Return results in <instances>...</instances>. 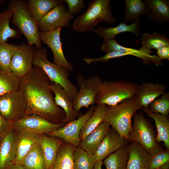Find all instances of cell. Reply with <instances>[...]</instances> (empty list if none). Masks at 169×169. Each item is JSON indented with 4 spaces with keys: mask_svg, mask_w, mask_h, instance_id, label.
Listing matches in <instances>:
<instances>
[{
    "mask_svg": "<svg viewBox=\"0 0 169 169\" xmlns=\"http://www.w3.org/2000/svg\"><path fill=\"white\" fill-rule=\"evenodd\" d=\"M7 169H26L20 164L14 163L10 166Z\"/></svg>",
    "mask_w": 169,
    "mask_h": 169,
    "instance_id": "cell-44",
    "label": "cell"
},
{
    "mask_svg": "<svg viewBox=\"0 0 169 169\" xmlns=\"http://www.w3.org/2000/svg\"><path fill=\"white\" fill-rule=\"evenodd\" d=\"M33 47L23 43L18 45L10 63L11 73L21 79L26 74L33 66Z\"/></svg>",
    "mask_w": 169,
    "mask_h": 169,
    "instance_id": "cell-13",
    "label": "cell"
},
{
    "mask_svg": "<svg viewBox=\"0 0 169 169\" xmlns=\"http://www.w3.org/2000/svg\"><path fill=\"white\" fill-rule=\"evenodd\" d=\"M150 156L140 144L132 142L129 147L126 169H147Z\"/></svg>",
    "mask_w": 169,
    "mask_h": 169,
    "instance_id": "cell-25",
    "label": "cell"
},
{
    "mask_svg": "<svg viewBox=\"0 0 169 169\" xmlns=\"http://www.w3.org/2000/svg\"><path fill=\"white\" fill-rule=\"evenodd\" d=\"M141 40L142 46L139 50L147 55L153 52L151 49L169 46V39L165 35L156 32L144 33L141 34Z\"/></svg>",
    "mask_w": 169,
    "mask_h": 169,
    "instance_id": "cell-27",
    "label": "cell"
},
{
    "mask_svg": "<svg viewBox=\"0 0 169 169\" xmlns=\"http://www.w3.org/2000/svg\"><path fill=\"white\" fill-rule=\"evenodd\" d=\"M107 107L108 106L105 104L96 105L93 114L86 121L80 131V141L84 139L103 121Z\"/></svg>",
    "mask_w": 169,
    "mask_h": 169,
    "instance_id": "cell-30",
    "label": "cell"
},
{
    "mask_svg": "<svg viewBox=\"0 0 169 169\" xmlns=\"http://www.w3.org/2000/svg\"><path fill=\"white\" fill-rule=\"evenodd\" d=\"M49 87L55 95V102L58 106L61 107L65 114L63 123L67 124L76 119L79 111L74 108L73 101L69 98L64 89L59 84L54 83L51 84Z\"/></svg>",
    "mask_w": 169,
    "mask_h": 169,
    "instance_id": "cell-17",
    "label": "cell"
},
{
    "mask_svg": "<svg viewBox=\"0 0 169 169\" xmlns=\"http://www.w3.org/2000/svg\"><path fill=\"white\" fill-rule=\"evenodd\" d=\"M20 79L0 69V96L18 89Z\"/></svg>",
    "mask_w": 169,
    "mask_h": 169,
    "instance_id": "cell-37",
    "label": "cell"
},
{
    "mask_svg": "<svg viewBox=\"0 0 169 169\" xmlns=\"http://www.w3.org/2000/svg\"><path fill=\"white\" fill-rule=\"evenodd\" d=\"M110 125L103 121L84 140L79 146L89 154L93 155L103 140L110 129Z\"/></svg>",
    "mask_w": 169,
    "mask_h": 169,
    "instance_id": "cell-21",
    "label": "cell"
},
{
    "mask_svg": "<svg viewBox=\"0 0 169 169\" xmlns=\"http://www.w3.org/2000/svg\"><path fill=\"white\" fill-rule=\"evenodd\" d=\"M26 169H46L40 144L34 147L25 156L21 163Z\"/></svg>",
    "mask_w": 169,
    "mask_h": 169,
    "instance_id": "cell-34",
    "label": "cell"
},
{
    "mask_svg": "<svg viewBox=\"0 0 169 169\" xmlns=\"http://www.w3.org/2000/svg\"><path fill=\"white\" fill-rule=\"evenodd\" d=\"M102 164L103 160L97 161L96 162L93 169H101V166Z\"/></svg>",
    "mask_w": 169,
    "mask_h": 169,
    "instance_id": "cell-45",
    "label": "cell"
},
{
    "mask_svg": "<svg viewBox=\"0 0 169 169\" xmlns=\"http://www.w3.org/2000/svg\"><path fill=\"white\" fill-rule=\"evenodd\" d=\"M13 14V12L9 8L0 12V42H7L9 38H18L21 35L19 30L10 27V21Z\"/></svg>",
    "mask_w": 169,
    "mask_h": 169,
    "instance_id": "cell-33",
    "label": "cell"
},
{
    "mask_svg": "<svg viewBox=\"0 0 169 169\" xmlns=\"http://www.w3.org/2000/svg\"><path fill=\"white\" fill-rule=\"evenodd\" d=\"M125 16L121 22L124 23H133L140 20L141 15L146 14L147 8L141 0H125Z\"/></svg>",
    "mask_w": 169,
    "mask_h": 169,
    "instance_id": "cell-32",
    "label": "cell"
},
{
    "mask_svg": "<svg viewBox=\"0 0 169 169\" xmlns=\"http://www.w3.org/2000/svg\"><path fill=\"white\" fill-rule=\"evenodd\" d=\"M128 140L140 144L150 155L160 150L152 128L142 112H136Z\"/></svg>",
    "mask_w": 169,
    "mask_h": 169,
    "instance_id": "cell-7",
    "label": "cell"
},
{
    "mask_svg": "<svg viewBox=\"0 0 169 169\" xmlns=\"http://www.w3.org/2000/svg\"><path fill=\"white\" fill-rule=\"evenodd\" d=\"M66 125L54 123L35 114L25 115L22 119L12 122V129L15 132L28 131L38 134H46Z\"/></svg>",
    "mask_w": 169,
    "mask_h": 169,
    "instance_id": "cell-10",
    "label": "cell"
},
{
    "mask_svg": "<svg viewBox=\"0 0 169 169\" xmlns=\"http://www.w3.org/2000/svg\"><path fill=\"white\" fill-rule=\"evenodd\" d=\"M96 105H92L85 114L58 129L46 135L61 139L75 147L79 146V134L84 125L93 113Z\"/></svg>",
    "mask_w": 169,
    "mask_h": 169,
    "instance_id": "cell-11",
    "label": "cell"
},
{
    "mask_svg": "<svg viewBox=\"0 0 169 169\" xmlns=\"http://www.w3.org/2000/svg\"><path fill=\"white\" fill-rule=\"evenodd\" d=\"M161 95V98L156 99L151 103L149 108L153 113L168 117L169 113V93L165 92Z\"/></svg>",
    "mask_w": 169,
    "mask_h": 169,
    "instance_id": "cell-39",
    "label": "cell"
},
{
    "mask_svg": "<svg viewBox=\"0 0 169 169\" xmlns=\"http://www.w3.org/2000/svg\"><path fill=\"white\" fill-rule=\"evenodd\" d=\"M68 6V11L71 14L80 13L85 7V3L83 0H63Z\"/></svg>",
    "mask_w": 169,
    "mask_h": 169,
    "instance_id": "cell-41",
    "label": "cell"
},
{
    "mask_svg": "<svg viewBox=\"0 0 169 169\" xmlns=\"http://www.w3.org/2000/svg\"><path fill=\"white\" fill-rule=\"evenodd\" d=\"M26 101L18 89L0 96V114L11 122L18 120L25 115Z\"/></svg>",
    "mask_w": 169,
    "mask_h": 169,
    "instance_id": "cell-9",
    "label": "cell"
},
{
    "mask_svg": "<svg viewBox=\"0 0 169 169\" xmlns=\"http://www.w3.org/2000/svg\"><path fill=\"white\" fill-rule=\"evenodd\" d=\"M64 141L59 138L43 135L40 146L45 165L46 169H52L58 152Z\"/></svg>",
    "mask_w": 169,
    "mask_h": 169,
    "instance_id": "cell-22",
    "label": "cell"
},
{
    "mask_svg": "<svg viewBox=\"0 0 169 169\" xmlns=\"http://www.w3.org/2000/svg\"><path fill=\"white\" fill-rule=\"evenodd\" d=\"M141 109L135 95L115 105L108 106L103 121L111 125L124 139L128 140L132 130V118Z\"/></svg>",
    "mask_w": 169,
    "mask_h": 169,
    "instance_id": "cell-2",
    "label": "cell"
},
{
    "mask_svg": "<svg viewBox=\"0 0 169 169\" xmlns=\"http://www.w3.org/2000/svg\"><path fill=\"white\" fill-rule=\"evenodd\" d=\"M139 85L126 80L105 81L100 87L95 100L96 105H115L135 96Z\"/></svg>",
    "mask_w": 169,
    "mask_h": 169,
    "instance_id": "cell-6",
    "label": "cell"
},
{
    "mask_svg": "<svg viewBox=\"0 0 169 169\" xmlns=\"http://www.w3.org/2000/svg\"><path fill=\"white\" fill-rule=\"evenodd\" d=\"M77 78L79 89L73 101L74 109L79 111L83 107L88 108L95 104L96 99L103 81L98 76L86 78L81 73L77 74Z\"/></svg>",
    "mask_w": 169,
    "mask_h": 169,
    "instance_id": "cell-8",
    "label": "cell"
},
{
    "mask_svg": "<svg viewBox=\"0 0 169 169\" xmlns=\"http://www.w3.org/2000/svg\"><path fill=\"white\" fill-rule=\"evenodd\" d=\"M47 52L45 48L33 47V65L40 68L44 71L50 79L51 84L54 83L60 85L65 90L70 99L73 101L78 91V88L69 79V70L48 59Z\"/></svg>",
    "mask_w": 169,
    "mask_h": 169,
    "instance_id": "cell-5",
    "label": "cell"
},
{
    "mask_svg": "<svg viewBox=\"0 0 169 169\" xmlns=\"http://www.w3.org/2000/svg\"><path fill=\"white\" fill-rule=\"evenodd\" d=\"M142 26L141 22L139 20L129 25L121 22L118 25L114 27L104 28L99 26L97 29H94L92 32L97 37L103 38L104 40L114 39L117 34L125 32L132 33L138 38L141 33Z\"/></svg>",
    "mask_w": 169,
    "mask_h": 169,
    "instance_id": "cell-20",
    "label": "cell"
},
{
    "mask_svg": "<svg viewBox=\"0 0 169 169\" xmlns=\"http://www.w3.org/2000/svg\"><path fill=\"white\" fill-rule=\"evenodd\" d=\"M166 86L160 83L143 82L139 85L135 96L142 107H148L150 104L164 93Z\"/></svg>",
    "mask_w": 169,
    "mask_h": 169,
    "instance_id": "cell-19",
    "label": "cell"
},
{
    "mask_svg": "<svg viewBox=\"0 0 169 169\" xmlns=\"http://www.w3.org/2000/svg\"><path fill=\"white\" fill-rule=\"evenodd\" d=\"M17 153L14 163L21 164L25 156L35 146L40 144L43 135L28 131L16 132Z\"/></svg>",
    "mask_w": 169,
    "mask_h": 169,
    "instance_id": "cell-18",
    "label": "cell"
},
{
    "mask_svg": "<svg viewBox=\"0 0 169 169\" xmlns=\"http://www.w3.org/2000/svg\"><path fill=\"white\" fill-rule=\"evenodd\" d=\"M61 28H59L53 31L45 32L39 31V37L41 41L51 50L54 55L53 63L72 71L74 70V68L65 58L63 50L62 43L60 37Z\"/></svg>",
    "mask_w": 169,
    "mask_h": 169,
    "instance_id": "cell-14",
    "label": "cell"
},
{
    "mask_svg": "<svg viewBox=\"0 0 169 169\" xmlns=\"http://www.w3.org/2000/svg\"><path fill=\"white\" fill-rule=\"evenodd\" d=\"M169 150H160L150 156L147 169H169Z\"/></svg>",
    "mask_w": 169,
    "mask_h": 169,
    "instance_id": "cell-38",
    "label": "cell"
},
{
    "mask_svg": "<svg viewBox=\"0 0 169 169\" xmlns=\"http://www.w3.org/2000/svg\"><path fill=\"white\" fill-rule=\"evenodd\" d=\"M74 169H93L97 161L79 146L75 147L73 155Z\"/></svg>",
    "mask_w": 169,
    "mask_h": 169,
    "instance_id": "cell-35",
    "label": "cell"
},
{
    "mask_svg": "<svg viewBox=\"0 0 169 169\" xmlns=\"http://www.w3.org/2000/svg\"><path fill=\"white\" fill-rule=\"evenodd\" d=\"M28 1V11L37 22L55 7L63 4V0H29Z\"/></svg>",
    "mask_w": 169,
    "mask_h": 169,
    "instance_id": "cell-28",
    "label": "cell"
},
{
    "mask_svg": "<svg viewBox=\"0 0 169 169\" xmlns=\"http://www.w3.org/2000/svg\"><path fill=\"white\" fill-rule=\"evenodd\" d=\"M115 21L110 0H93L87 10L75 19L72 28L78 33L90 32L100 22L110 24Z\"/></svg>",
    "mask_w": 169,
    "mask_h": 169,
    "instance_id": "cell-3",
    "label": "cell"
},
{
    "mask_svg": "<svg viewBox=\"0 0 169 169\" xmlns=\"http://www.w3.org/2000/svg\"><path fill=\"white\" fill-rule=\"evenodd\" d=\"M156 50L157 56L161 60H169V46L163 47Z\"/></svg>",
    "mask_w": 169,
    "mask_h": 169,
    "instance_id": "cell-43",
    "label": "cell"
},
{
    "mask_svg": "<svg viewBox=\"0 0 169 169\" xmlns=\"http://www.w3.org/2000/svg\"><path fill=\"white\" fill-rule=\"evenodd\" d=\"M27 4V1L12 0L9 1L8 8L13 14L11 22L24 36L28 44H34L36 48L39 49L42 46L38 23L30 13Z\"/></svg>",
    "mask_w": 169,
    "mask_h": 169,
    "instance_id": "cell-4",
    "label": "cell"
},
{
    "mask_svg": "<svg viewBox=\"0 0 169 169\" xmlns=\"http://www.w3.org/2000/svg\"><path fill=\"white\" fill-rule=\"evenodd\" d=\"M74 17L62 4L53 8L38 22V28L41 32H45L62 27L69 28Z\"/></svg>",
    "mask_w": 169,
    "mask_h": 169,
    "instance_id": "cell-12",
    "label": "cell"
},
{
    "mask_svg": "<svg viewBox=\"0 0 169 169\" xmlns=\"http://www.w3.org/2000/svg\"><path fill=\"white\" fill-rule=\"evenodd\" d=\"M129 55H132L131 54L129 53L112 51L105 54L104 55L100 57L96 58H83V60L88 64L92 63H107L110 59Z\"/></svg>",
    "mask_w": 169,
    "mask_h": 169,
    "instance_id": "cell-40",
    "label": "cell"
},
{
    "mask_svg": "<svg viewBox=\"0 0 169 169\" xmlns=\"http://www.w3.org/2000/svg\"><path fill=\"white\" fill-rule=\"evenodd\" d=\"M18 45L7 42H0V69L7 73H11L10 63L12 56Z\"/></svg>",
    "mask_w": 169,
    "mask_h": 169,
    "instance_id": "cell-36",
    "label": "cell"
},
{
    "mask_svg": "<svg viewBox=\"0 0 169 169\" xmlns=\"http://www.w3.org/2000/svg\"><path fill=\"white\" fill-rule=\"evenodd\" d=\"M129 156V148L123 146L109 155L103 164L106 169H126Z\"/></svg>",
    "mask_w": 169,
    "mask_h": 169,
    "instance_id": "cell-31",
    "label": "cell"
},
{
    "mask_svg": "<svg viewBox=\"0 0 169 169\" xmlns=\"http://www.w3.org/2000/svg\"><path fill=\"white\" fill-rule=\"evenodd\" d=\"M17 153V138L12 129L0 142V169H7L13 164Z\"/></svg>",
    "mask_w": 169,
    "mask_h": 169,
    "instance_id": "cell-15",
    "label": "cell"
},
{
    "mask_svg": "<svg viewBox=\"0 0 169 169\" xmlns=\"http://www.w3.org/2000/svg\"><path fill=\"white\" fill-rule=\"evenodd\" d=\"M149 18L161 24L169 21V1L168 0H145Z\"/></svg>",
    "mask_w": 169,
    "mask_h": 169,
    "instance_id": "cell-23",
    "label": "cell"
},
{
    "mask_svg": "<svg viewBox=\"0 0 169 169\" xmlns=\"http://www.w3.org/2000/svg\"><path fill=\"white\" fill-rule=\"evenodd\" d=\"M75 147L64 141L59 149L52 169H74L73 155Z\"/></svg>",
    "mask_w": 169,
    "mask_h": 169,
    "instance_id": "cell-29",
    "label": "cell"
},
{
    "mask_svg": "<svg viewBox=\"0 0 169 169\" xmlns=\"http://www.w3.org/2000/svg\"><path fill=\"white\" fill-rule=\"evenodd\" d=\"M124 139L113 128L105 137L93 156L97 161L103 160L110 154L124 146Z\"/></svg>",
    "mask_w": 169,
    "mask_h": 169,
    "instance_id": "cell-16",
    "label": "cell"
},
{
    "mask_svg": "<svg viewBox=\"0 0 169 169\" xmlns=\"http://www.w3.org/2000/svg\"><path fill=\"white\" fill-rule=\"evenodd\" d=\"M102 51L105 54L112 51H117L130 54L142 59L144 64L149 65L152 62L153 63L155 61L156 55H147L143 54L139 50L127 48L120 44L115 39L110 40L103 39V43L100 45Z\"/></svg>",
    "mask_w": 169,
    "mask_h": 169,
    "instance_id": "cell-24",
    "label": "cell"
},
{
    "mask_svg": "<svg viewBox=\"0 0 169 169\" xmlns=\"http://www.w3.org/2000/svg\"><path fill=\"white\" fill-rule=\"evenodd\" d=\"M145 112L155 122L157 131V134L155 137L156 141H163L167 150H169V120L168 117L157 113L152 112L147 107H142Z\"/></svg>",
    "mask_w": 169,
    "mask_h": 169,
    "instance_id": "cell-26",
    "label": "cell"
},
{
    "mask_svg": "<svg viewBox=\"0 0 169 169\" xmlns=\"http://www.w3.org/2000/svg\"><path fill=\"white\" fill-rule=\"evenodd\" d=\"M51 82L44 71L33 65L29 71L20 79L18 90L26 101L25 115L35 114L50 122L63 123L64 111L55 104Z\"/></svg>",
    "mask_w": 169,
    "mask_h": 169,
    "instance_id": "cell-1",
    "label": "cell"
},
{
    "mask_svg": "<svg viewBox=\"0 0 169 169\" xmlns=\"http://www.w3.org/2000/svg\"><path fill=\"white\" fill-rule=\"evenodd\" d=\"M12 122L5 119L0 114V142L12 128Z\"/></svg>",
    "mask_w": 169,
    "mask_h": 169,
    "instance_id": "cell-42",
    "label": "cell"
}]
</instances>
